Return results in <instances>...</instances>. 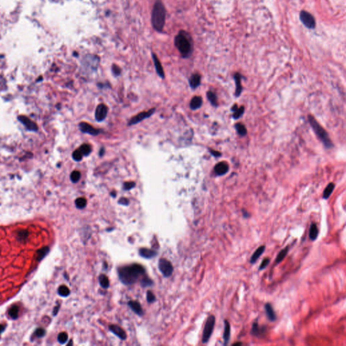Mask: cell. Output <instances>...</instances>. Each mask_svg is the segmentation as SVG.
<instances>
[{
    "mask_svg": "<svg viewBox=\"0 0 346 346\" xmlns=\"http://www.w3.org/2000/svg\"><path fill=\"white\" fill-rule=\"evenodd\" d=\"M145 273L146 270L143 267L137 264L122 266L118 269V277L122 283L126 285L134 284Z\"/></svg>",
    "mask_w": 346,
    "mask_h": 346,
    "instance_id": "1",
    "label": "cell"
},
{
    "mask_svg": "<svg viewBox=\"0 0 346 346\" xmlns=\"http://www.w3.org/2000/svg\"><path fill=\"white\" fill-rule=\"evenodd\" d=\"M175 47L183 58H188L192 55L193 42L190 34L185 31H181L175 38Z\"/></svg>",
    "mask_w": 346,
    "mask_h": 346,
    "instance_id": "2",
    "label": "cell"
},
{
    "mask_svg": "<svg viewBox=\"0 0 346 346\" xmlns=\"http://www.w3.org/2000/svg\"><path fill=\"white\" fill-rule=\"evenodd\" d=\"M166 10L161 0H156L153 6L151 22L157 32H162L165 25Z\"/></svg>",
    "mask_w": 346,
    "mask_h": 346,
    "instance_id": "3",
    "label": "cell"
},
{
    "mask_svg": "<svg viewBox=\"0 0 346 346\" xmlns=\"http://www.w3.org/2000/svg\"><path fill=\"white\" fill-rule=\"evenodd\" d=\"M308 120H309L310 124L312 126L313 130L315 133L319 138V139L322 141L326 148H331L333 146L332 141L330 139L329 135L327 134L326 131L320 126L318 122L315 120V118L312 116H308Z\"/></svg>",
    "mask_w": 346,
    "mask_h": 346,
    "instance_id": "4",
    "label": "cell"
},
{
    "mask_svg": "<svg viewBox=\"0 0 346 346\" xmlns=\"http://www.w3.org/2000/svg\"><path fill=\"white\" fill-rule=\"evenodd\" d=\"M215 322H216V319L215 316L214 315H210L207 319L203 332V337H202L203 344H206V343L208 342L210 338L211 337V335L214 331V328Z\"/></svg>",
    "mask_w": 346,
    "mask_h": 346,
    "instance_id": "5",
    "label": "cell"
},
{
    "mask_svg": "<svg viewBox=\"0 0 346 346\" xmlns=\"http://www.w3.org/2000/svg\"><path fill=\"white\" fill-rule=\"evenodd\" d=\"M300 19L305 27L309 29H315L316 20L313 16L306 10H301L300 13Z\"/></svg>",
    "mask_w": 346,
    "mask_h": 346,
    "instance_id": "6",
    "label": "cell"
},
{
    "mask_svg": "<svg viewBox=\"0 0 346 346\" xmlns=\"http://www.w3.org/2000/svg\"><path fill=\"white\" fill-rule=\"evenodd\" d=\"M158 268L160 271L166 277L171 276L173 272V266L172 264L168 260L164 258H162L159 260Z\"/></svg>",
    "mask_w": 346,
    "mask_h": 346,
    "instance_id": "7",
    "label": "cell"
},
{
    "mask_svg": "<svg viewBox=\"0 0 346 346\" xmlns=\"http://www.w3.org/2000/svg\"><path fill=\"white\" fill-rule=\"evenodd\" d=\"M155 110H156L155 108H152L147 112H142L139 113V114H138L137 115L134 116L133 118H132L131 119L130 121L128 122V125L131 126V125L136 124L137 123H139V122H140L141 121L145 120V119L150 117V116L153 114L154 112H155Z\"/></svg>",
    "mask_w": 346,
    "mask_h": 346,
    "instance_id": "8",
    "label": "cell"
},
{
    "mask_svg": "<svg viewBox=\"0 0 346 346\" xmlns=\"http://www.w3.org/2000/svg\"><path fill=\"white\" fill-rule=\"evenodd\" d=\"M18 120L27 128L28 131L34 132L38 131V126H37V124L34 122L31 121L29 118L27 117V116L20 115L18 117Z\"/></svg>",
    "mask_w": 346,
    "mask_h": 346,
    "instance_id": "9",
    "label": "cell"
},
{
    "mask_svg": "<svg viewBox=\"0 0 346 346\" xmlns=\"http://www.w3.org/2000/svg\"><path fill=\"white\" fill-rule=\"evenodd\" d=\"M78 127L81 132L83 133H88L91 135H93V136H96V135H99L100 133V131L96 128H94L92 125L89 124L86 122H81L78 124Z\"/></svg>",
    "mask_w": 346,
    "mask_h": 346,
    "instance_id": "10",
    "label": "cell"
},
{
    "mask_svg": "<svg viewBox=\"0 0 346 346\" xmlns=\"http://www.w3.org/2000/svg\"><path fill=\"white\" fill-rule=\"evenodd\" d=\"M107 114H108V107L105 104H99L97 107L96 111V119L99 122H101L104 120L106 118Z\"/></svg>",
    "mask_w": 346,
    "mask_h": 346,
    "instance_id": "11",
    "label": "cell"
},
{
    "mask_svg": "<svg viewBox=\"0 0 346 346\" xmlns=\"http://www.w3.org/2000/svg\"><path fill=\"white\" fill-rule=\"evenodd\" d=\"M109 329L110 331L114 333L115 335L118 337L119 338L122 339V340H124V339H127V334H126L125 331L121 328V326H119L118 325H112L109 326Z\"/></svg>",
    "mask_w": 346,
    "mask_h": 346,
    "instance_id": "12",
    "label": "cell"
},
{
    "mask_svg": "<svg viewBox=\"0 0 346 346\" xmlns=\"http://www.w3.org/2000/svg\"><path fill=\"white\" fill-rule=\"evenodd\" d=\"M152 58H153V60L154 66H155L156 72L158 73V76L160 77H161L162 78H164L165 77V74H164V70H163L161 62H160V61L159 60V59L158 58V57H157L155 53H152Z\"/></svg>",
    "mask_w": 346,
    "mask_h": 346,
    "instance_id": "13",
    "label": "cell"
},
{
    "mask_svg": "<svg viewBox=\"0 0 346 346\" xmlns=\"http://www.w3.org/2000/svg\"><path fill=\"white\" fill-rule=\"evenodd\" d=\"M229 171V166L225 162H220L215 166L214 171L217 175L222 176L225 175Z\"/></svg>",
    "mask_w": 346,
    "mask_h": 346,
    "instance_id": "14",
    "label": "cell"
},
{
    "mask_svg": "<svg viewBox=\"0 0 346 346\" xmlns=\"http://www.w3.org/2000/svg\"><path fill=\"white\" fill-rule=\"evenodd\" d=\"M139 253L141 256L147 259L152 258L156 256L157 255V252L155 250L147 249V248H141L139 251Z\"/></svg>",
    "mask_w": 346,
    "mask_h": 346,
    "instance_id": "15",
    "label": "cell"
},
{
    "mask_svg": "<svg viewBox=\"0 0 346 346\" xmlns=\"http://www.w3.org/2000/svg\"><path fill=\"white\" fill-rule=\"evenodd\" d=\"M128 306H129L131 310L133 311L135 313H136L137 315L141 316L143 314V310L141 308V304L137 301H130L128 303Z\"/></svg>",
    "mask_w": 346,
    "mask_h": 346,
    "instance_id": "16",
    "label": "cell"
},
{
    "mask_svg": "<svg viewBox=\"0 0 346 346\" xmlns=\"http://www.w3.org/2000/svg\"><path fill=\"white\" fill-rule=\"evenodd\" d=\"M265 310H266L267 317H268V319H269V320H270L271 322L275 321L276 319V316L274 310H273V308L272 306V305L270 304V303H267V304H265Z\"/></svg>",
    "mask_w": 346,
    "mask_h": 346,
    "instance_id": "17",
    "label": "cell"
},
{
    "mask_svg": "<svg viewBox=\"0 0 346 346\" xmlns=\"http://www.w3.org/2000/svg\"><path fill=\"white\" fill-rule=\"evenodd\" d=\"M265 245H261V246L258 247L257 248V250L254 251V253L253 254L252 256L251 257V259H250V263L251 264H254L256 262V261L258 260L259 258L262 256V254L264 253V251H265Z\"/></svg>",
    "mask_w": 346,
    "mask_h": 346,
    "instance_id": "18",
    "label": "cell"
},
{
    "mask_svg": "<svg viewBox=\"0 0 346 346\" xmlns=\"http://www.w3.org/2000/svg\"><path fill=\"white\" fill-rule=\"evenodd\" d=\"M231 335V326L228 320H225V331L223 334V339H224V345H226L229 344V339Z\"/></svg>",
    "mask_w": 346,
    "mask_h": 346,
    "instance_id": "19",
    "label": "cell"
},
{
    "mask_svg": "<svg viewBox=\"0 0 346 346\" xmlns=\"http://www.w3.org/2000/svg\"><path fill=\"white\" fill-rule=\"evenodd\" d=\"M319 229H318L316 224L314 222H312L310 225V231H309V237L310 239V240L315 241L317 239L318 236H319Z\"/></svg>",
    "mask_w": 346,
    "mask_h": 346,
    "instance_id": "20",
    "label": "cell"
},
{
    "mask_svg": "<svg viewBox=\"0 0 346 346\" xmlns=\"http://www.w3.org/2000/svg\"><path fill=\"white\" fill-rule=\"evenodd\" d=\"M201 83V77L200 74H194L189 78V85L190 87L193 89H196L197 87L200 86Z\"/></svg>",
    "mask_w": 346,
    "mask_h": 346,
    "instance_id": "21",
    "label": "cell"
},
{
    "mask_svg": "<svg viewBox=\"0 0 346 346\" xmlns=\"http://www.w3.org/2000/svg\"><path fill=\"white\" fill-rule=\"evenodd\" d=\"M202 105V99L201 97L196 96L194 97L191 99L190 102V108L193 110H196L199 109Z\"/></svg>",
    "mask_w": 346,
    "mask_h": 346,
    "instance_id": "22",
    "label": "cell"
},
{
    "mask_svg": "<svg viewBox=\"0 0 346 346\" xmlns=\"http://www.w3.org/2000/svg\"><path fill=\"white\" fill-rule=\"evenodd\" d=\"M242 78H243V76H241V75L240 73H236L234 75V78H235V83H236L235 95L237 97L240 96L241 92H242V87H241V79Z\"/></svg>",
    "mask_w": 346,
    "mask_h": 346,
    "instance_id": "23",
    "label": "cell"
},
{
    "mask_svg": "<svg viewBox=\"0 0 346 346\" xmlns=\"http://www.w3.org/2000/svg\"><path fill=\"white\" fill-rule=\"evenodd\" d=\"M265 328H264V327H263L262 329H261V327H260V326H258V322H257V320H256V322H254V323H253L252 328H251V335H252L257 337V336L260 335V334H262V333L264 331H265Z\"/></svg>",
    "mask_w": 346,
    "mask_h": 346,
    "instance_id": "24",
    "label": "cell"
},
{
    "mask_svg": "<svg viewBox=\"0 0 346 346\" xmlns=\"http://www.w3.org/2000/svg\"><path fill=\"white\" fill-rule=\"evenodd\" d=\"M289 251V246L285 247L284 249H283L278 254L276 258L275 262L276 265H278L280 262H281L283 260H284L285 258L287 256V254Z\"/></svg>",
    "mask_w": 346,
    "mask_h": 346,
    "instance_id": "25",
    "label": "cell"
},
{
    "mask_svg": "<svg viewBox=\"0 0 346 346\" xmlns=\"http://www.w3.org/2000/svg\"><path fill=\"white\" fill-rule=\"evenodd\" d=\"M232 110L233 112L232 117H233L235 119H238L243 115L244 112V107L241 106L240 108H238V107L235 105L232 108Z\"/></svg>",
    "mask_w": 346,
    "mask_h": 346,
    "instance_id": "26",
    "label": "cell"
},
{
    "mask_svg": "<svg viewBox=\"0 0 346 346\" xmlns=\"http://www.w3.org/2000/svg\"><path fill=\"white\" fill-rule=\"evenodd\" d=\"M49 251V248L48 247H42L41 249L37 251V260L38 261H41L43 258H45L47 254H48Z\"/></svg>",
    "mask_w": 346,
    "mask_h": 346,
    "instance_id": "27",
    "label": "cell"
},
{
    "mask_svg": "<svg viewBox=\"0 0 346 346\" xmlns=\"http://www.w3.org/2000/svg\"><path fill=\"white\" fill-rule=\"evenodd\" d=\"M335 188V185L333 184V183H329L328 185H327V187L325 188V191H324L323 192V198L325 200H327L328 198L331 196L333 189H334Z\"/></svg>",
    "mask_w": 346,
    "mask_h": 346,
    "instance_id": "28",
    "label": "cell"
},
{
    "mask_svg": "<svg viewBox=\"0 0 346 346\" xmlns=\"http://www.w3.org/2000/svg\"><path fill=\"white\" fill-rule=\"evenodd\" d=\"M19 314V308L17 306H12L8 311V314L12 319H16Z\"/></svg>",
    "mask_w": 346,
    "mask_h": 346,
    "instance_id": "29",
    "label": "cell"
},
{
    "mask_svg": "<svg viewBox=\"0 0 346 346\" xmlns=\"http://www.w3.org/2000/svg\"><path fill=\"white\" fill-rule=\"evenodd\" d=\"M99 284L101 285L102 287L104 289L108 288L110 286V281L108 278L105 275H101L99 276Z\"/></svg>",
    "mask_w": 346,
    "mask_h": 346,
    "instance_id": "30",
    "label": "cell"
},
{
    "mask_svg": "<svg viewBox=\"0 0 346 346\" xmlns=\"http://www.w3.org/2000/svg\"><path fill=\"white\" fill-rule=\"evenodd\" d=\"M75 205L78 209H83L87 205V200L84 197H78L75 200Z\"/></svg>",
    "mask_w": 346,
    "mask_h": 346,
    "instance_id": "31",
    "label": "cell"
},
{
    "mask_svg": "<svg viewBox=\"0 0 346 346\" xmlns=\"http://www.w3.org/2000/svg\"><path fill=\"white\" fill-rule=\"evenodd\" d=\"M58 294L62 297H67L70 294V289L67 286L61 285L58 289Z\"/></svg>",
    "mask_w": 346,
    "mask_h": 346,
    "instance_id": "32",
    "label": "cell"
},
{
    "mask_svg": "<svg viewBox=\"0 0 346 346\" xmlns=\"http://www.w3.org/2000/svg\"><path fill=\"white\" fill-rule=\"evenodd\" d=\"M79 150L84 156H87L92 152V148L89 144H83L80 147Z\"/></svg>",
    "mask_w": 346,
    "mask_h": 346,
    "instance_id": "33",
    "label": "cell"
},
{
    "mask_svg": "<svg viewBox=\"0 0 346 346\" xmlns=\"http://www.w3.org/2000/svg\"><path fill=\"white\" fill-rule=\"evenodd\" d=\"M235 128L236 130H237L238 134L240 135L241 136H245V135L247 134V129L243 124H242L241 123L236 124Z\"/></svg>",
    "mask_w": 346,
    "mask_h": 346,
    "instance_id": "34",
    "label": "cell"
},
{
    "mask_svg": "<svg viewBox=\"0 0 346 346\" xmlns=\"http://www.w3.org/2000/svg\"><path fill=\"white\" fill-rule=\"evenodd\" d=\"M207 97L208 98L209 101L212 103L213 106H217L218 103H217V97L214 93L212 92H208L207 93Z\"/></svg>",
    "mask_w": 346,
    "mask_h": 346,
    "instance_id": "35",
    "label": "cell"
},
{
    "mask_svg": "<svg viewBox=\"0 0 346 346\" xmlns=\"http://www.w3.org/2000/svg\"><path fill=\"white\" fill-rule=\"evenodd\" d=\"M81 178V173L77 171H74L71 173L70 175V180L72 183H76L80 180Z\"/></svg>",
    "mask_w": 346,
    "mask_h": 346,
    "instance_id": "36",
    "label": "cell"
},
{
    "mask_svg": "<svg viewBox=\"0 0 346 346\" xmlns=\"http://www.w3.org/2000/svg\"><path fill=\"white\" fill-rule=\"evenodd\" d=\"M153 283L152 281V279H150V278L147 277H144L142 280H141V287H150V286H152L153 285Z\"/></svg>",
    "mask_w": 346,
    "mask_h": 346,
    "instance_id": "37",
    "label": "cell"
},
{
    "mask_svg": "<svg viewBox=\"0 0 346 346\" xmlns=\"http://www.w3.org/2000/svg\"><path fill=\"white\" fill-rule=\"evenodd\" d=\"M68 340V335L67 333L62 332L60 333L58 336V341L61 344H64Z\"/></svg>",
    "mask_w": 346,
    "mask_h": 346,
    "instance_id": "38",
    "label": "cell"
},
{
    "mask_svg": "<svg viewBox=\"0 0 346 346\" xmlns=\"http://www.w3.org/2000/svg\"><path fill=\"white\" fill-rule=\"evenodd\" d=\"M28 235H29V233H28L27 231L22 230V231H20L19 232H18V239L20 241H25L27 240V237H28Z\"/></svg>",
    "mask_w": 346,
    "mask_h": 346,
    "instance_id": "39",
    "label": "cell"
},
{
    "mask_svg": "<svg viewBox=\"0 0 346 346\" xmlns=\"http://www.w3.org/2000/svg\"><path fill=\"white\" fill-rule=\"evenodd\" d=\"M83 155L79 149L75 150L74 152L72 153V158L75 160V161H81L83 158Z\"/></svg>",
    "mask_w": 346,
    "mask_h": 346,
    "instance_id": "40",
    "label": "cell"
},
{
    "mask_svg": "<svg viewBox=\"0 0 346 346\" xmlns=\"http://www.w3.org/2000/svg\"><path fill=\"white\" fill-rule=\"evenodd\" d=\"M270 262V258H266L264 259L263 261L262 262V263H261V265L259 267L258 270H262L264 269H265V268H266L267 266L269 265Z\"/></svg>",
    "mask_w": 346,
    "mask_h": 346,
    "instance_id": "41",
    "label": "cell"
},
{
    "mask_svg": "<svg viewBox=\"0 0 346 346\" xmlns=\"http://www.w3.org/2000/svg\"><path fill=\"white\" fill-rule=\"evenodd\" d=\"M156 300L155 295L153 294L152 291H148L147 292V301L148 303H152Z\"/></svg>",
    "mask_w": 346,
    "mask_h": 346,
    "instance_id": "42",
    "label": "cell"
},
{
    "mask_svg": "<svg viewBox=\"0 0 346 346\" xmlns=\"http://www.w3.org/2000/svg\"><path fill=\"white\" fill-rule=\"evenodd\" d=\"M34 335H35L37 337H43L45 335V331L42 328L37 329L35 332H34Z\"/></svg>",
    "mask_w": 346,
    "mask_h": 346,
    "instance_id": "43",
    "label": "cell"
},
{
    "mask_svg": "<svg viewBox=\"0 0 346 346\" xmlns=\"http://www.w3.org/2000/svg\"><path fill=\"white\" fill-rule=\"evenodd\" d=\"M135 186V183L134 182H126L124 183L123 188L124 190H130Z\"/></svg>",
    "mask_w": 346,
    "mask_h": 346,
    "instance_id": "44",
    "label": "cell"
},
{
    "mask_svg": "<svg viewBox=\"0 0 346 346\" xmlns=\"http://www.w3.org/2000/svg\"><path fill=\"white\" fill-rule=\"evenodd\" d=\"M112 70L113 74H114L115 76H119V75H120L121 73V69L119 68L118 66H116L115 64L112 66Z\"/></svg>",
    "mask_w": 346,
    "mask_h": 346,
    "instance_id": "45",
    "label": "cell"
},
{
    "mask_svg": "<svg viewBox=\"0 0 346 346\" xmlns=\"http://www.w3.org/2000/svg\"><path fill=\"white\" fill-rule=\"evenodd\" d=\"M118 204H122V205H124V206H127V205H128V204H129V201H128L127 198L122 197L118 200Z\"/></svg>",
    "mask_w": 346,
    "mask_h": 346,
    "instance_id": "46",
    "label": "cell"
},
{
    "mask_svg": "<svg viewBox=\"0 0 346 346\" xmlns=\"http://www.w3.org/2000/svg\"><path fill=\"white\" fill-rule=\"evenodd\" d=\"M210 153H211V154H212V155H213L214 156H215V157L221 156V153L216 152V151H214V150H210Z\"/></svg>",
    "mask_w": 346,
    "mask_h": 346,
    "instance_id": "47",
    "label": "cell"
},
{
    "mask_svg": "<svg viewBox=\"0 0 346 346\" xmlns=\"http://www.w3.org/2000/svg\"><path fill=\"white\" fill-rule=\"evenodd\" d=\"M59 305H58V306H56V307L54 308V309H53V316H56V314H58V311H59Z\"/></svg>",
    "mask_w": 346,
    "mask_h": 346,
    "instance_id": "48",
    "label": "cell"
},
{
    "mask_svg": "<svg viewBox=\"0 0 346 346\" xmlns=\"http://www.w3.org/2000/svg\"><path fill=\"white\" fill-rule=\"evenodd\" d=\"M5 328V325H0V334L4 331Z\"/></svg>",
    "mask_w": 346,
    "mask_h": 346,
    "instance_id": "49",
    "label": "cell"
},
{
    "mask_svg": "<svg viewBox=\"0 0 346 346\" xmlns=\"http://www.w3.org/2000/svg\"><path fill=\"white\" fill-rule=\"evenodd\" d=\"M243 216L245 217V218H247V217H249V213L245 211V210H243Z\"/></svg>",
    "mask_w": 346,
    "mask_h": 346,
    "instance_id": "50",
    "label": "cell"
},
{
    "mask_svg": "<svg viewBox=\"0 0 346 346\" xmlns=\"http://www.w3.org/2000/svg\"><path fill=\"white\" fill-rule=\"evenodd\" d=\"M103 153H104V150H103V148H102L101 150V152H99V156H103Z\"/></svg>",
    "mask_w": 346,
    "mask_h": 346,
    "instance_id": "51",
    "label": "cell"
},
{
    "mask_svg": "<svg viewBox=\"0 0 346 346\" xmlns=\"http://www.w3.org/2000/svg\"><path fill=\"white\" fill-rule=\"evenodd\" d=\"M233 345H242V343H236V344H234Z\"/></svg>",
    "mask_w": 346,
    "mask_h": 346,
    "instance_id": "52",
    "label": "cell"
},
{
    "mask_svg": "<svg viewBox=\"0 0 346 346\" xmlns=\"http://www.w3.org/2000/svg\"><path fill=\"white\" fill-rule=\"evenodd\" d=\"M111 195H112V196H113V197H115V196H116V193H111Z\"/></svg>",
    "mask_w": 346,
    "mask_h": 346,
    "instance_id": "53",
    "label": "cell"
}]
</instances>
